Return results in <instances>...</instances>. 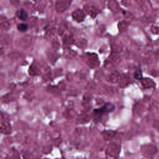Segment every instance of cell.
Masks as SVG:
<instances>
[{
    "instance_id": "1",
    "label": "cell",
    "mask_w": 159,
    "mask_h": 159,
    "mask_svg": "<svg viewBox=\"0 0 159 159\" xmlns=\"http://www.w3.org/2000/svg\"><path fill=\"white\" fill-rule=\"evenodd\" d=\"M114 109V106L110 103L108 102L104 106L102 107L99 108V109H96L94 110V113L95 114V116H97L98 117H101L103 114L110 112L112 111Z\"/></svg>"
},
{
    "instance_id": "2",
    "label": "cell",
    "mask_w": 159,
    "mask_h": 159,
    "mask_svg": "<svg viewBox=\"0 0 159 159\" xmlns=\"http://www.w3.org/2000/svg\"><path fill=\"white\" fill-rule=\"evenodd\" d=\"M16 15L19 19H20L21 20H23V21L27 20V19H28V14L27 11L24 9H19L16 12Z\"/></svg>"
},
{
    "instance_id": "3",
    "label": "cell",
    "mask_w": 159,
    "mask_h": 159,
    "mask_svg": "<svg viewBox=\"0 0 159 159\" xmlns=\"http://www.w3.org/2000/svg\"><path fill=\"white\" fill-rule=\"evenodd\" d=\"M17 28L19 32H25L27 30L28 25H27V24H26L25 23H21V24H19L17 25Z\"/></svg>"
},
{
    "instance_id": "4",
    "label": "cell",
    "mask_w": 159,
    "mask_h": 159,
    "mask_svg": "<svg viewBox=\"0 0 159 159\" xmlns=\"http://www.w3.org/2000/svg\"><path fill=\"white\" fill-rule=\"evenodd\" d=\"M135 77L136 78H140V76H141V73H140V71L139 70V71H135Z\"/></svg>"
}]
</instances>
